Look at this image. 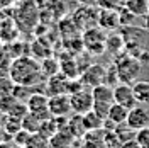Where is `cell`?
I'll return each mask as SVG.
<instances>
[{"instance_id": "1", "label": "cell", "mask_w": 149, "mask_h": 148, "mask_svg": "<svg viewBox=\"0 0 149 148\" xmlns=\"http://www.w3.org/2000/svg\"><path fill=\"white\" fill-rule=\"evenodd\" d=\"M9 75L15 85H27V87H36L42 83V80H46L41 70V63L29 55L14 58L10 63Z\"/></svg>"}, {"instance_id": "2", "label": "cell", "mask_w": 149, "mask_h": 148, "mask_svg": "<svg viewBox=\"0 0 149 148\" xmlns=\"http://www.w3.org/2000/svg\"><path fill=\"white\" fill-rule=\"evenodd\" d=\"M113 66L117 70V75H119V80L124 83H132L136 82V78L141 75V70H142V65L137 58L130 56L129 53H119L115 56V61H113Z\"/></svg>"}, {"instance_id": "3", "label": "cell", "mask_w": 149, "mask_h": 148, "mask_svg": "<svg viewBox=\"0 0 149 148\" xmlns=\"http://www.w3.org/2000/svg\"><path fill=\"white\" fill-rule=\"evenodd\" d=\"M81 44L92 55H102L103 51H107V34L100 26H90L81 36Z\"/></svg>"}, {"instance_id": "4", "label": "cell", "mask_w": 149, "mask_h": 148, "mask_svg": "<svg viewBox=\"0 0 149 148\" xmlns=\"http://www.w3.org/2000/svg\"><path fill=\"white\" fill-rule=\"evenodd\" d=\"M70 102H71V112L83 116L93 107V94L88 87H85L78 92L70 94Z\"/></svg>"}, {"instance_id": "5", "label": "cell", "mask_w": 149, "mask_h": 148, "mask_svg": "<svg viewBox=\"0 0 149 148\" xmlns=\"http://www.w3.org/2000/svg\"><path fill=\"white\" fill-rule=\"evenodd\" d=\"M26 104H27L29 112L36 114L39 119L51 118V112H49V97L44 92H32L31 97L26 101Z\"/></svg>"}, {"instance_id": "6", "label": "cell", "mask_w": 149, "mask_h": 148, "mask_svg": "<svg viewBox=\"0 0 149 148\" xmlns=\"http://www.w3.org/2000/svg\"><path fill=\"white\" fill-rule=\"evenodd\" d=\"M105 77H107V68L102 65H90L88 68H85L81 75H80V80L83 82L85 87L93 89L100 83H105Z\"/></svg>"}, {"instance_id": "7", "label": "cell", "mask_w": 149, "mask_h": 148, "mask_svg": "<svg viewBox=\"0 0 149 148\" xmlns=\"http://www.w3.org/2000/svg\"><path fill=\"white\" fill-rule=\"evenodd\" d=\"M113 102L120 104L127 109H132L137 106V101H136V95H134V90H132V85L130 83H124L119 82L115 87H113Z\"/></svg>"}, {"instance_id": "8", "label": "cell", "mask_w": 149, "mask_h": 148, "mask_svg": "<svg viewBox=\"0 0 149 148\" xmlns=\"http://www.w3.org/2000/svg\"><path fill=\"white\" fill-rule=\"evenodd\" d=\"M125 123H127V126H129L130 130H134V131L149 126V109L144 107L142 104L141 106L137 104L136 107L129 109V116H127Z\"/></svg>"}, {"instance_id": "9", "label": "cell", "mask_w": 149, "mask_h": 148, "mask_svg": "<svg viewBox=\"0 0 149 148\" xmlns=\"http://www.w3.org/2000/svg\"><path fill=\"white\" fill-rule=\"evenodd\" d=\"M70 77H66L65 73H56L53 77L46 78V94L47 97L51 95H59V94H68V89H70Z\"/></svg>"}, {"instance_id": "10", "label": "cell", "mask_w": 149, "mask_h": 148, "mask_svg": "<svg viewBox=\"0 0 149 148\" xmlns=\"http://www.w3.org/2000/svg\"><path fill=\"white\" fill-rule=\"evenodd\" d=\"M49 112L54 118H66L71 112L70 94H59L49 97Z\"/></svg>"}, {"instance_id": "11", "label": "cell", "mask_w": 149, "mask_h": 148, "mask_svg": "<svg viewBox=\"0 0 149 148\" xmlns=\"http://www.w3.org/2000/svg\"><path fill=\"white\" fill-rule=\"evenodd\" d=\"M119 10V9H117ZM112 9H98L97 16V26H100L103 31H117L120 29V20H119V12Z\"/></svg>"}, {"instance_id": "12", "label": "cell", "mask_w": 149, "mask_h": 148, "mask_svg": "<svg viewBox=\"0 0 149 148\" xmlns=\"http://www.w3.org/2000/svg\"><path fill=\"white\" fill-rule=\"evenodd\" d=\"M19 32H20V27H19L15 19H10V17L0 19V39H2L3 44L15 41L19 37Z\"/></svg>"}, {"instance_id": "13", "label": "cell", "mask_w": 149, "mask_h": 148, "mask_svg": "<svg viewBox=\"0 0 149 148\" xmlns=\"http://www.w3.org/2000/svg\"><path fill=\"white\" fill-rule=\"evenodd\" d=\"M73 140L74 136L71 135V131L68 128H63V130L56 131L54 135L49 138V143H51V148H70Z\"/></svg>"}, {"instance_id": "14", "label": "cell", "mask_w": 149, "mask_h": 148, "mask_svg": "<svg viewBox=\"0 0 149 148\" xmlns=\"http://www.w3.org/2000/svg\"><path fill=\"white\" fill-rule=\"evenodd\" d=\"M127 116H129V109L124 107V106H120V104H117V102H113L110 106V111H109L107 119L112 121L115 126H119V124H122V123L127 121Z\"/></svg>"}, {"instance_id": "15", "label": "cell", "mask_w": 149, "mask_h": 148, "mask_svg": "<svg viewBox=\"0 0 149 148\" xmlns=\"http://www.w3.org/2000/svg\"><path fill=\"white\" fill-rule=\"evenodd\" d=\"M93 101H102V102H113V87L109 83H100L92 89Z\"/></svg>"}, {"instance_id": "16", "label": "cell", "mask_w": 149, "mask_h": 148, "mask_svg": "<svg viewBox=\"0 0 149 148\" xmlns=\"http://www.w3.org/2000/svg\"><path fill=\"white\" fill-rule=\"evenodd\" d=\"M132 90H134L137 104H149V82L148 80L134 82L132 83Z\"/></svg>"}, {"instance_id": "17", "label": "cell", "mask_w": 149, "mask_h": 148, "mask_svg": "<svg viewBox=\"0 0 149 148\" xmlns=\"http://www.w3.org/2000/svg\"><path fill=\"white\" fill-rule=\"evenodd\" d=\"M81 121H83V126L86 131H98L103 128V121L98 114H95L93 111H88L86 114L81 116Z\"/></svg>"}, {"instance_id": "18", "label": "cell", "mask_w": 149, "mask_h": 148, "mask_svg": "<svg viewBox=\"0 0 149 148\" xmlns=\"http://www.w3.org/2000/svg\"><path fill=\"white\" fill-rule=\"evenodd\" d=\"M124 49V37L120 32L112 31V34H107V51L112 55H119Z\"/></svg>"}, {"instance_id": "19", "label": "cell", "mask_w": 149, "mask_h": 148, "mask_svg": "<svg viewBox=\"0 0 149 148\" xmlns=\"http://www.w3.org/2000/svg\"><path fill=\"white\" fill-rule=\"evenodd\" d=\"M2 128L5 130V133H7L10 136V140H12V136H14L15 133H19V131L22 130V119H20V118H15V116L5 114V118L2 119Z\"/></svg>"}, {"instance_id": "20", "label": "cell", "mask_w": 149, "mask_h": 148, "mask_svg": "<svg viewBox=\"0 0 149 148\" xmlns=\"http://www.w3.org/2000/svg\"><path fill=\"white\" fill-rule=\"evenodd\" d=\"M148 5L149 0H124V7H127L136 17H144L148 14Z\"/></svg>"}, {"instance_id": "21", "label": "cell", "mask_w": 149, "mask_h": 148, "mask_svg": "<svg viewBox=\"0 0 149 148\" xmlns=\"http://www.w3.org/2000/svg\"><path fill=\"white\" fill-rule=\"evenodd\" d=\"M41 70H42V75L49 78V77H53V75L59 73L61 72V61H58L56 58H42V61H41Z\"/></svg>"}, {"instance_id": "22", "label": "cell", "mask_w": 149, "mask_h": 148, "mask_svg": "<svg viewBox=\"0 0 149 148\" xmlns=\"http://www.w3.org/2000/svg\"><path fill=\"white\" fill-rule=\"evenodd\" d=\"M24 148H51L49 138L41 135V133H31L29 140L26 141Z\"/></svg>"}, {"instance_id": "23", "label": "cell", "mask_w": 149, "mask_h": 148, "mask_svg": "<svg viewBox=\"0 0 149 148\" xmlns=\"http://www.w3.org/2000/svg\"><path fill=\"white\" fill-rule=\"evenodd\" d=\"M41 123H42V119H39L36 114L27 112V114L22 118V128L27 130L29 133H37L39 128H41Z\"/></svg>"}, {"instance_id": "24", "label": "cell", "mask_w": 149, "mask_h": 148, "mask_svg": "<svg viewBox=\"0 0 149 148\" xmlns=\"http://www.w3.org/2000/svg\"><path fill=\"white\" fill-rule=\"evenodd\" d=\"M14 89H15V83L10 78V75L0 77V97H2V95H10V94H14Z\"/></svg>"}, {"instance_id": "25", "label": "cell", "mask_w": 149, "mask_h": 148, "mask_svg": "<svg viewBox=\"0 0 149 148\" xmlns=\"http://www.w3.org/2000/svg\"><path fill=\"white\" fill-rule=\"evenodd\" d=\"M119 12V20H120V27H124V26H132L134 24V20H136V16L130 12L127 7H124L122 5L120 9L117 10Z\"/></svg>"}, {"instance_id": "26", "label": "cell", "mask_w": 149, "mask_h": 148, "mask_svg": "<svg viewBox=\"0 0 149 148\" xmlns=\"http://www.w3.org/2000/svg\"><path fill=\"white\" fill-rule=\"evenodd\" d=\"M134 138H136V141H137L142 148H149V126L142 128V130H137Z\"/></svg>"}, {"instance_id": "27", "label": "cell", "mask_w": 149, "mask_h": 148, "mask_svg": "<svg viewBox=\"0 0 149 148\" xmlns=\"http://www.w3.org/2000/svg\"><path fill=\"white\" fill-rule=\"evenodd\" d=\"M124 5V0H97V9H112L117 10Z\"/></svg>"}, {"instance_id": "28", "label": "cell", "mask_w": 149, "mask_h": 148, "mask_svg": "<svg viewBox=\"0 0 149 148\" xmlns=\"http://www.w3.org/2000/svg\"><path fill=\"white\" fill-rule=\"evenodd\" d=\"M29 136H31V133H29L27 130H24V128H22V130L19 131V133H15V135L12 136V143L24 147V145H26V141L29 140Z\"/></svg>"}, {"instance_id": "29", "label": "cell", "mask_w": 149, "mask_h": 148, "mask_svg": "<svg viewBox=\"0 0 149 148\" xmlns=\"http://www.w3.org/2000/svg\"><path fill=\"white\" fill-rule=\"evenodd\" d=\"M14 4H15V0H0V12L2 10L9 12V9L14 7Z\"/></svg>"}, {"instance_id": "30", "label": "cell", "mask_w": 149, "mask_h": 148, "mask_svg": "<svg viewBox=\"0 0 149 148\" xmlns=\"http://www.w3.org/2000/svg\"><path fill=\"white\" fill-rule=\"evenodd\" d=\"M120 148H142V147H141L139 143L136 141V138H132V140H127V141H124V143L120 145Z\"/></svg>"}, {"instance_id": "31", "label": "cell", "mask_w": 149, "mask_h": 148, "mask_svg": "<svg viewBox=\"0 0 149 148\" xmlns=\"http://www.w3.org/2000/svg\"><path fill=\"white\" fill-rule=\"evenodd\" d=\"M76 4L86 5V7H97V0H76Z\"/></svg>"}, {"instance_id": "32", "label": "cell", "mask_w": 149, "mask_h": 148, "mask_svg": "<svg viewBox=\"0 0 149 148\" xmlns=\"http://www.w3.org/2000/svg\"><path fill=\"white\" fill-rule=\"evenodd\" d=\"M5 141H12V140H10V136L5 133V130L0 126V143H5Z\"/></svg>"}, {"instance_id": "33", "label": "cell", "mask_w": 149, "mask_h": 148, "mask_svg": "<svg viewBox=\"0 0 149 148\" xmlns=\"http://www.w3.org/2000/svg\"><path fill=\"white\" fill-rule=\"evenodd\" d=\"M0 148H14L12 141H5V143H0Z\"/></svg>"}, {"instance_id": "34", "label": "cell", "mask_w": 149, "mask_h": 148, "mask_svg": "<svg viewBox=\"0 0 149 148\" xmlns=\"http://www.w3.org/2000/svg\"><path fill=\"white\" fill-rule=\"evenodd\" d=\"M14 148H24V147H20V145H15V143H14Z\"/></svg>"}, {"instance_id": "35", "label": "cell", "mask_w": 149, "mask_h": 148, "mask_svg": "<svg viewBox=\"0 0 149 148\" xmlns=\"http://www.w3.org/2000/svg\"><path fill=\"white\" fill-rule=\"evenodd\" d=\"M2 46H3V43H2V39H0V48H2Z\"/></svg>"}, {"instance_id": "36", "label": "cell", "mask_w": 149, "mask_h": 148, "mask_svg": "<svg viewBox=\"0 0 149 148\" xmlns=\"http://www.w3.org/2000/svg\"><path fill=\"white\" fill-rule=\"evenodd\" d=\"M148 14H149V5H148Z\"/></svg>"}, {"instance_id": "37", "label": "cell", "mask_w": 149, "mask_h": 148, "mask_svg": "<svg viewBox=\"0 0 149 148\" xmlns=\"http://www.w3.org/2000/svg\"><path fill=\"white\" fill-rule=\"evenodd\" d=\"M15 2H19V0H15Z\"/></svg>"}]
</instances>
